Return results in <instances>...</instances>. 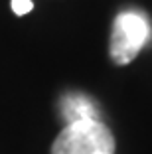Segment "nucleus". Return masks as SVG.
<instances>
[{
	"label": "nucleus",
	"mask_w": 152,
	"mask_h": 154,
	"mask_svg": "<svg viewBox=\"0 0 152 154\" xmlns=\"http://www.w3.org/2000/svg\"><path fill=\"white\" fill-rule=\"evenodd\" d=\"M115 152L113 132L101 121H77L65 125L51 144V154H99Z\"/></svg>",
	"instance_id": "nucleus-1"
},
{
	"label": "nucleus",
	"mask_w": 152,
	"mask_h": 154,
	"mask_svg": "<svg viewBox=\"0 0 152 154\" xmlns=\"http://www.w3.org/2000/svg\"><path fill=\"white\" fill-rule=\"evenodd\" d=\"M150 40V22L140 12H121L113 22L109 54L116 65L130 63Z\"/></svg>",
	"instance_id": "nucleus-2"
},
{
	"label": "nucleus",
	"mask_w": 152,
	"mask_h": 154,
	"mask_svg": "<svg viewBox=\"0 0 152 154\" xmlns=\"http://www.w3.org/2000/svg\"><path fill=\"white\" fill-rule=\"evenodd\" d=\"M59 113L67 125L77 121H101L99 109L93 99L83 93H67L59 101Z\"/></svg>",
	"instance_id": "nucleus-3"
},
{
	"label": "nucleus",
	"mask_w": 152,
	"mask_h": 154,
	"mask_svg": "<svg viewBox=\"0 0 152 154\" xmlns=\"http://www.w3.org/2000/svg\"><path fill=\"white\" fill-rule=\"evenodd\" d=\"M34 4H32V0H12V10L16 16H24V14L32 12Z\"/></svg>",
	"instance_id": "nucleus-4"
},
{
	"label": "nucleus",
	"mask_w": 152,
	"mask_h": 154,
	"mask_svg": "<svg viewBox=\"0 0 152 154\" xmlns=\"http://www.w3.org/2000/svg\"><path fill=\"white\" fill-rule=\"evenodd\" d=\"M99 154H107V152H99Z\"/></svg>",
	"instance_id": "nucleus-5"
}]
</instances>
